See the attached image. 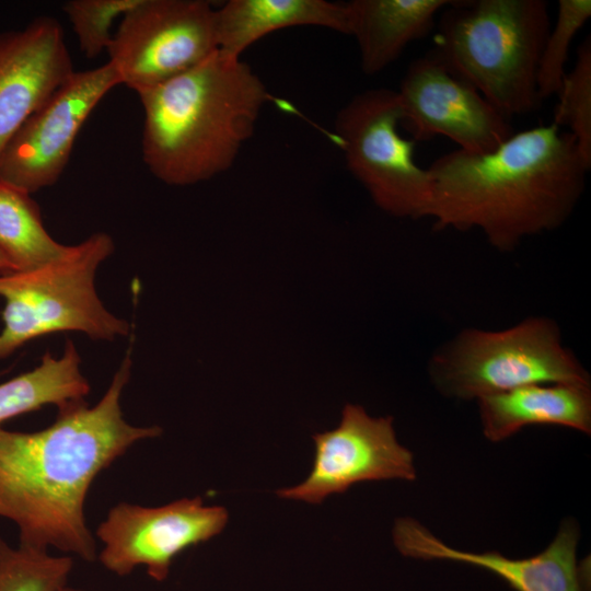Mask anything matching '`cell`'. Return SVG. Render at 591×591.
<instances>
[{
	"label": "cell",
	"mask_w": 591,
	"mask_h": 591,
	"mask_svg": "<svg viewBox=\"0 0 591 591\" xmlns=\"http://www.w3.org/2000/svg\"><path fill=\"white\" fill-rule=\"evenodd\" d=\"M553 124L568 127L584 161L591 166V37L577 49L572 69L557 94Z\"/></svg>",
	"instance_id": "cell-21"
},
{
	"label": "cell",
	"mask_w": 591,
	"mask_h": 591,
	"mask_svg": "<svg viewBox=\"0 0 591 591\" xmlns=\"http://www.w3.org/2000/svg\"><path fill=\"white\" fill-rule=\"evenodd\" d=\"M402 106L397 91L380 88L356 94L337 113L335 131L349 172L374 204L391 216H427L431 182L414 158L415 140L398 131Z\"/></svg>",
	"instance_id": "cell-7"
},
{
	"label": "cell",
	"mask_w": 591,
	"mask_h": 591,
	"mask_svg": "<svg viewBox=\"0 0 591 591\" xmlns=\"http://www.w3.org/2000/svg\"><path fill=\"white\" fill-rule=\"evenodd\" d=\"M590 167L576 138L553 123L513 134L491 152L456 149L427 169L426 217L436 230L479 229L490 245L511 251L568 219Z\"/></svg>",
	"instance_id": "cell-2"
},
{
	"label": "cell",
	"mask_w": 591,
	"mask_h": 591,
	"mask_svg": "<svg viewBox=\"0 0 591 591\" xmlns=\"http://www.w3.org/2000/svg\"><path fill=\"white\" fill-rule=\"evenodd\" d=\"M72 566L70 556L23 545L13 548L0 536V591H59Z\"/></svg>",
	"instance_id": "cell-20"
},
{
	"label": "cell",
	"mask_w": 591,
	"mask_h": 591,
	"mask_svg": "<svg viewBox=\"0 0 591 591\" xmlns=\"http://www.w3.org/2000/svg\"><path fill=\"white\" fill-rule=\"evenodd\" d=\"M578 540L577 523L566 519L543 552L514 559L494 551L471 553L453 548L409 517L398 518L393 526V542L402 555L477 566L494 572L515 591H586V570L576 556Z\"/></svg>",
	"instance_id": "cell-14"
},
{
	"label": "cell",
	"mask_w": 591,
	"mask_h": 591,
	"mask_svg": "<svg viewBox=\"0 0 591 591\" xmlns=\"http://www.w3.org/2000/svg\"><path fill=\"white\" fill-rule=\"evenodd\" d=\"M438 390L462 399L533 384L590 385L557 325L531 317L505 331L465 329L430 363Z\"/></svg>",
	"instance_id": "cell-6"
},
{
	"label": "cell",
	"mask_w": 591,
	"mask_h": 591,
	"mask_svg": "<svg viewBox=\"0 0 591 591\" xmlns=\"http://www.w3.org/2000/svg\"><path fill=\"white\" fill-rule=\"evenodd\" d=\"M484 436L502 441L530 425L591 432L590 385L533 384L477 399Z\"/></svg>",
	"instance_id": "cell-15"
},
{
	"label": "cell",
	"mask_w": 591,
	"mask_h": 591,
	"mask_svg": "<svg viewBox=\"0 0 591 591\" xmlns=\"http://www.w3.org/2000/svg\"><path fill=\"white\" fill-rule=\"evenodd\" d=\"M74 73L62 27L38 16L0 33V157L25 120Z\"/></svg>",
	"instance_id": "cell-13"
},
{
	"label": "cell",
	"mask_w": 591,
	"mask_h": 591,
	"mask_svg": "<svg viewBox=\"0 0 591 591\" xmlns=\"http://www.w3.org/2000/svg\"><path fill=\"white\" fill-rule=\"evenodd\" d=\"M313 440L315 455L309 476L278 490L279 497L321 503L357 483L416 478L414 455L397 441L392 417H371L361 406L347 404L339 425L314 434Z\"/></svg>",
	"instance_id": "cell-12"
},
{
	"label": "cell",
	"mask_w": 591,
	"mask_h": 591,
	"mask_svg": "<svg viewBox=\"0 0 591 591\" xmlns=\"http://www.w3.org/2000/svg\"><path fill=\"white\" fill-rule=\"evenodd\" d=\"M130 370L128 351L94 406L81 401L59 408L42 430L0 427V517L18 525L19 545L96 559L84 512L92 483L134 444L162 433L125 420L120 399Z\"/></svg>",
	"instance_id": "cell-1"
},
{
	"label": "cell",
	"mask_w": 591,
	"mask_h": 591,
	"mask_svg": "<svg viewBox=\"0 0 591 591\" xmlns=\"http://www.w3.org/2000/svg\"><path fill=\"white\" fill-rule=\"evenodd\" d=\"M218 50L216 9L204 0H139L120 19L107 48L121 84L137 94Z\"/></svg>",
	"instance_id": "cell-8"
},
{
	"label": "cell",
	"mask_w": 591,
	"mask_h": 591,
	"mask_svg": "<svg viewBox=\"0 0 591 591\" xmlns=\"http://www.w3.org/2000/svg\"><path fill=\"white\" fill-rule=\"evenodd\" d=\"M119 84V74L109 61L74 72L10 140L0 157V179L30 194L58 182L81 127Z\"/></svg>",
	"instance_id": "cell-10"
},
{
	"label": "cell",
	"mask_w": 591,
	"mask_h": 591,
	"mask_svg": "<svg viewBox=\"0 0 591 591\" xmlns=\"http://www.w3.org/2000/svg\"><path fill=\"white\" fill-rule=\"evenodd\" d=\"M453 0H352L347 2L350 34L360 66L373 76L394 62L413 42L426 37L436 16Z\"/></svg>",
	"instance_id": "cell-17"
},
{
	"label": "cell",
	"mask_w": 591,
	"mask_h": 591,
	"mask_svg": "<svg viewBox=\"0 0 591 591\" xmlns=\"http://www.w3.org/2000/svg\"><path fill=\"white\" fill-rule=\"evenodd\" d=\"M318 26L350 34L348 4L326 0H230L216 9L218 50L241 58L275 31Z\"/></svg>",
	"instance_id": "cell-16"
},
{
	"label": "cell",
	"mask_w": 591,
	"mask_h": 591,
	"mask_svg": "<svg viewBox=\"0 0 591 591\" xmlns=\"http://www.w3.org/2000/svg\"><path fill=\"white\" fill-rule=\"evenodd\" d=\"M113 252L112 237L96 232L70 245L57 260L0 275V298L4 301L0 359L57 332H80L99 340L128 335L130 324L109 312L95 289L97 268Z\"/></svg>",
	"instance_id": "cell-5"
},
{
	"label": "cell",
	"mask_w": 591,
	"mask_h": 591,
	"mask_svg": "<svg viewBox=\"0 0 591 591\" xmlns=\"http://www.w3.org/2000/svg\"><path fill=\"white\" fill-rule=\"evenodd\" d=\"M76 345L68 340L60 357L47 351L38 366L0 384L1 424L19 415L38 410L46 405L62 408L84 401L89 381L80 370Z\"/></svg>",
	"instance_id": "cell-18"
},
{
	"label": "cell",
	"mask_w": 591,
	"mask_h": 591,
	"mask_svg": "<svg viewBox=\"0 0 591 591\" xmlns=\"http://www.w3.org/2000/svg\"><path fill=\"white\" fill-rule=\"evenodd\" d=\"M26 190L0 179V252L15 271L44 266L65 256L70 245L50 236L38 205Z\"/></svg>",
	"instance_id": "cell-19"
},
{
	"label": "cell",
	"mask_w": 591,
	"mask_h": 591,
	"mask_svg": "<svg viewBox=\"0 0 591 591\" xmlns=\"http://www.w3.org/2000/svg\"><path fill=\"white\" fill-rule=\"evenodd\" d=\"M15 273L13 265L10 260L0 252V275Z\"/></svg>",
	"instance_id": "cell-24"
},
{
	"label": "cell",
	"mask_w": 591,
	"mask_h": 591,
	"mask_svg": "<svg viewBox=\"0 0 591 591\" xmlns=\"http://www.w3.org/2000/svg\"><path fill=\"white\" fill-rule=\"evenodd\" d=\"M590 16V0L558 1L556 21L548 31L537 66L536 86L541 101L558 94L571 42Z\"/></svg>",
	"instance_id": "cell-22"
},
{
	"label": "cell",
	"mask_w": 591,
	"mask_h": 591,
	"mask_svg": "<svg viewBox=\"0 0 591 591\" xmlns=\"http://www.w3.org/2000/svg\"><path fill=\"white\" fill-rule=\"evenodd\" d=\"M139 0H70L63 11L77 35L80 50L95 58L107 50L114 21L132 9Z\"/></svg>",
	"instance_id": "cell-23"
},
{
	"label": "cell",
	"mask_w": 591,
	"mask_h": 591,
	"mask_svg": "<svg viewBox=\"0 0 591 591\" xmlns=\"http://www.w3.org/2000/svg\"><path fill=\"white\" fill-rule=\"evenodd\" d=\"M138 95L142 160L158 179L174 186L228 171L271 99L246 62L219 50Z\"/></svg>",
	"instance_id": "cell-3"
},
{
	"label": "cell",
	"mask_w": 591,
	"mask_h": 591,
	"mask_svg": "<svg viewBox=\"0 0 591 591\" xmlns=\"http://www.w3.org/2000/svg\"><path fill=\"white\" fill-rule=\"evenodd\" d=\"M552 24L545 0H453L432 54L508 118L537 109L536 74Z\"/></svg>",
	"instance_id": "cell-4"
},
{
	"label": "cell",
	"mask_w": 591,
	"mask_h": 591,
	"mask_svg": "<svg viewBox=\"0 0 591 591\" xmlns=\"http://www.w3.org/2000/svg\"><path fill=\"white\" fill-rule=\"evenodd\" d=\"M228 519L223 507L205 506L200 497L160 507L119 502L95 531L103 544L99 559L117 576L144 567L150 578L163 581L178 554L220 534Z\"/></svg>",
	"instance_id": "cell-9"
},
{
	"label": "cell",
	"mask_w": 591,
	"mask_h": 591,
	"mask_svg": "<svg viewBox=\"0 0 591 591\" xmlns=\"http://www.w3.org/2000/svg\"><path fill=\"white\" fill-rule=\"evenodd\" d=\"M402 121L415 141L444 136L470 153L496 150L513 135L510 118L430 50L408 66L397 90Z\"/></svg>",
	"instance_id": "cell-11"
},
{
	"label": "cell",
	"mask_w": 591,
	"mask_h": 591,
	"mask_svg": "<svg viewBox=\"0 0 591 591\" xmlns=\"http://www.w3.org/2000/svg\"><path fill=\"white\" fill-rule=\"evenodd\" d=\"M59 591H83V590L77 589V588H70V587L66 586Z\"/></svg>",
	"instance_id": "cell-25"
}]
</instances>
